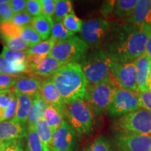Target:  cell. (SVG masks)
I'll use <instances>...</instances> for the list:
<instances>
[{
  "label": "cell",
  "mask_w": 151,
  "mask_h": 151,
  "mask_svg": "<svg viewBox=\"0 0 151 151\" xmlns=\"http://www.w3.org/2000/svg\"><path fill=\"white\" fill-rule=\"evenodd\" d=\"M150 28H141L127 22L111 25L101 48L113 62H134L146 52Z\"/></svg>",
  "instance_id": "cell-1"
},
{
  "label": "cell",
  "mask_w": 151,
  "mask_h": 151,
  "mask_svg": "<svg viewBox=\"0 0 151 151\" xmlns=\"http://www.w3.org/2000/svg\"><path fill=\"white\" fill-rule=\"evenodd\" d=\"M51 79L65 104L84 99L88 83L79 63L65 65Z\"/></svg>",
  "instance_id": "cell-2"
},
{
  "label": "cell",
  "mask_w": 151,
  "mask_h": 151,
  "mask_svg": "<svg viewBox=\"0 0 151 151\" xmlns=\"http://www.w3.org/2000/svg\"><path fill=\"white\" fill-rule=\"evenodd\" d=\"M113 61L101 48L91 49L79 62L88 85H96L111 78Z\"/></svg>",
  "instance_id": "cell-3"
},
{
  "label": "cell",
  "mask_w": 151,
  "mask_h": 151,
  "mask_svg": "<svg viewBox=\"0 0 151 151\" xmlns=\"http://www.w3.org/2000/svg\"><path fill=\"white\" fill-rule=\"evenodd\" d=\"M65 120L79 137L89 135L93 129L94 114L84 99L65 104Z\"/></svg>",
  "instance_id": "cell-4"
},
{
  "label": "cell",
  "mask_w": 151,
  "mask_h": 151,
  "mask_svg": "<svg viewBox=\"0 0 151 151\" xmlns=\"http://www.w3.org/2000/svg\"><path fill=\"white\" fill-rule=\"evenodd\" d=\"M118 87L112 77L100 83L88 85L84 101L93 111L94 116L98 117L107 112Z\"/></svg>",
  "instance_id": "cell-5"
},
{
  "label": "cell",
  "mask_w": 151,
  "mask_h": 151,
  "mask_svg": "<svg viewBox=\"0 0 151 151\" xmlns=\"http://www.w3.org/2000/svg\"><path fill=\"white\" fill-rule=\"evenodd\" d=\"M89 50L82 39L73 37L64 41H56L49 56L66 64L79 63Z\"/></svg>",
  "instance_id": "cell-6"
},
{
  "label": "cell",
  "mask_w": 151,
  "mask_h": 151,
  "mask_svg": "<svg viewBox=\"0 0 151 151\" xmlns=\"http://www.w3.org/2000/svg\"><path fill=\"white\" fill-rule=\"evenodd\" d=\"M113 127L116 132L151 135V112L140 108L118 118Z\"/></svg>",
  "instance_id": "cell-7"
},
{
  "label": "cell",
  "mask_w": 151,
  "mask_h": 151,
  "mask_svg": "<svg viewBox=\"0 0 151 151\" xmlns=\"http://www.w3.org/2000/svg\"><path fill=\"white\" fill-rule=\"evenodd\" d=\"M142 107L137 92L118 87L113 95L107 110V114L111 118H120Z\"/></svg>",
  "instance_id": "cell-8"
},
{
  "label": "cell",
  "mask_w": 151,
  "mask_h": 151,
  "mask_svg": "<svg viewBox=\"0 0 151 151\" xmlns=\"http://www.w3.org/2000/svg\"><path fill=\"white\" fill-rule=\"evenodd\" d=\"M111 24L103 18H94L83 24L81 39L92 49L100 48L108 35Z\"/></svg>",
  "instance_id": "cell-9"
},
{
  "label": "cell",
  "mask_w": 151,
  "mask_h": 151,
  "mask_svg": "<svg viewBox=\"0 0 151 151\" xmlns=\"http://www.w3.org/2000/svg\"><path fill=\"white\" fill-rule=\"evenodd\" d=\"M111 75L119 88L134 92H139L137 67L134 62L128 63L112 62Z\"/></svg>",
  "instance_id": "cell-10"
},
{
  "label": "cell",
  "mask_w": 151,
  "mask_h": 151,
  "mask_svg": "<svg viewBox=\"0 0 151 151\" xmlns=\"http://www.w3.org/2000/svg\"><path fill=\"white\" fill-rule=\"evenodd\" d=\"M113 140L118 151H151V135L116 132Z\"/></svg>",
  "instance_id": "cell-11"
},
{
  "label": "cell",
  "mask_w": 151,
  "mask_h": 151,
  "mask_svg": "<svg viewBox=\"0 0 151 151\" xmlns=\"http://www.w3.org/2000/svg\"><path fill=\"white\" fill-rule=\"evenodd\" d=\"M76 133L65 120L61 126L53 132L52 147L58 151H75L78 146Z\"/></svg>",
  "instance_id": "cell-12"
},
{
  "label": "cell",
  "mask_w": 151,
  "mask_h": 151,
  "mask_svg": "<svg viewBox=\"0 0 151 151\" xmlns=\"http://www.w3.org/2000/svg\"><path fill=\"white\" fill-rule=\"evenodd\" d=\"M138 0L106 1L103 4L101 14L104 17L113 16L117 18L127 19L134 11Z\"/></svg>",
  "instance_id": "cell-13"
},
{
  "label": "cell",
  "mask_w": 151,
  "mask_h": 151,
  "mask_svg": "<svg viewBox=\"0 0 151 151\" xmlns=\"http://www.w3.org/2000/svg\"><path fill=\"white\" fill-rule=\"evenodd\" d=\"M26 126L7 120L0 122V145L17 140H24L27 137Z\"/></svg>",
  "instance_id": "cell-14"
},
{
  "label": "cell",
  "mask_w": 151,
  "mask_h": 151,
  "mask_svg": "<svg viewBox=\"0 0 151 151\" xmlns=\"http://www.w3.org/2000/svg\"><path fill=\"white\" fill-rule=\"evenodd\" d=\"M126 22L141 28L151 27V0H138L134 11Z\"/></svg>",
  "instance_id": "cell-15"
},
{
  "label": "cell",
  "mask_w": 151,
  "mask_h": 151,
  "mask_svg": "<svg viewBox=\"0 0 151 151\" xmlns=\"http://www.w3.org/2000/svg\"><path fill=\"white\" fill-rule=\"evenodd\" d=\"M43 81L36 75H20L14 90L16 94H25L35 97L39 94Z\"/></svg>",
  "instance_id": "cell-16"
},
{
  "label": "cell",
  "mask_w": 151,
  "mask_h": 151,
  "mask_svg": "<svg viewBox=\"0 0 151 151\" xmlns=\"http://www.w3.org/2000/svg\"><path fill=\"white\" fill-rule=\"evenodd\" d=\"M39 94L50 106L65 111V103L62 99L51 78H48L43 81Z\"/></svg>",
  "instance_id": "cell-17"
},
{
  "label": "cell",
  "mask_w": 151,
  "mask_h": 151,
  "mask_svg": "<svg viewBox=\"0 0 151 151\" xmlns=\"http://www.w3.org/2000/svg\"><path fill=\"white\" fill-rule=\"evenodd\" d=\"M150 62V58L145 53L134 61L136 67H137V84L139 92L149 91L148 81Z\"/></svg>",
  "instance_id": "cell-18"
},
{
  "label": "cell",
  "mask_w": 151,
  "mask_h": 151,
  "mask_svg": "<svg viewBox=\"0 0 151 151\" xmlns=\"http://www.w3.org/2000/svg\"><path fill=\"white\" fill-rule=\"evenodd\" d=\"M18 104H17L16 113L13 121L18 122L22 125L27 126L28 118L35 97L25 94H16Z\"/></svg>",
  "instance_id": "cell-19"
},
{
  "label": "cell",
  "mask_w": 151,
  "mask_h": 151,
  "mask_svg": "<svg viewBox=\"0 0 151 151\" xmlns=\"http://www.w3.org/2000/svg\"><path fill=\"white\" fill-rule=\"evenodd\" d=\"M49 106L50 105L41 97L40 94L36 96L28 118L27 128L35 127L39 120H44L45 113Z\"/></svg>",
  "instance_id": "cell-20"
},
{
  "label": "cell",
  "mask_w": 151,
  "mask_h": 151,
  "mask_svg": "<svg viewBox=\"0 0 151 151\" xmlns=\"http://www.w3.org/2000/svg\"><path fill=\"white\" fill-rule=\"evenodd\" d=\"M66 65L67 64L58 61V60L48 55L37 66L33 73L36 76L42 77H47V78L50 76L52 77L57 71H59L62 67Z\"/></svg>",
  "instance_id": "cell-21"
},
{
  "label": "cell",
  "mask_w": 151,
  "mask_h": 151,
  "mask_svg": "<svg viewBox=\"0 0 151 151\" xmlns=\"http://www.w3.org/2000/svg\"><path fill=\"white\" fill-rule=\"evenodd\" d=\"M31 25L39 34L43 41H46L51 37L53 20L43 15L33 18Z\"/></svg>",
  "instance_id": "cell-22"
},
{
  "label": "cell",
  "mask_w": 151,
  "mask_h": 151,
  "mask_svg": "<svg viewBox=\"0 0 151 151\" xmlns=\"http://www.w3.org/2000/svg\"><path fill=\"white\" fill-rule=\"evenodd\" d=\"M35 129L40 138L44 151H50L52 148L53 132L45 120H41L35 125Z\"/></svg>",
  "instance_id": "cell-23"
},
{
  "label": "cell",
  "mask_w": 151,
  "mask_h": 151,
  "mask_svg": "<svg viewBox=\"0 0 151 151\" xmlns=\"http://www.w3.org/2000/svg\"><path fill=\"white\" fill-rule=\"evenodd\" d=\"M73 13L72 2L69 0H57L55 10L52 18L53 21L62 22L63 19L68 15Z\"/></svg>",
  "instance_id": "cell-24"
},
{
  "label": "cell",
  "mask_w": 151,
  "mask_h": 151,
  "mask_svg": "<svg viewBox=\"0 0 151 151\" xmlns=\"http://www.w3.org/2000/svg\"><path fill=\"white\" fill-rule=\"evenodd\" d=\"M20 37L27 43L29 48L37 46L43 41L39 34L37 32V31L34 29L31 24L22 27Z\"/></svg>",
  "instance_id": "cell-25"
},
{
  "label": "cell",
  "mask_w": 151,
  "mask_h": 151,
  "mask_svg": "<svg viewBox=\"0 0 151 151\" xmlns=\"http://www.w3.org/2000/svg\"><path fill=\"white\" fill-rule=\"evenodd\" d=\"M26 140V151H44L42 142L36 131L35 127L27 128Z\"/></svg>",
  "instance_id": "cell-26"
},
{
  "label": "cell",
  "mask_w": 151,
  "mask_h": 151,
  "mask_svg": "<svg viewBox=\"0 0 151 151\" xmlns=\"http://www.w3.org/2000/svg\"><path fill=\"white\" fill-rule=\"evenodd\" d=\"M56 41L54 39L50 37L46 41H42L37 46L30 48L26 51L27 54H37L39 55L48 56L51 52Z\"/></svg>",
  "instance_id": "cell-27"
},
{
  "label": "cell",
  "mask_w": 151,
  "mask_h": 151,
  "mask_svg": "<svg viewBox=\"0 0 151 151\" xmlns=\"http://www.w3.org/2000/svg\"><path fill=\"white\" fill-rule=\"evenodd\" d=\"M0 56L4 58L9 63L18 64L27 61V54L26 52L13 50L4 46Z\"/></svg>",
  "instance_id": "cell-28"
},
{
  "label": "cell",
  "mask_w": 151,
  "mask_h": 151,
  "mask_svg": "<svg viewBox=\"0 0 151 151\" xmlns=\"http://www.w3.org/2000/svg\"><path fill=\"white\" fill-rule=\"evenodd\" d=\"M74 36V34L71 32L63 25L62 22L53 21L51 38L56 41H64Z\"/></svg>",
  "instance_id": "cell-29"
},
{
  "label": "cell",
  "mask_w": 151,
  "mask_h": 151,
  "mask_svg": "<svg viewBox=\"0 0 151 151\" xmlns=\"http://www.w3.org/2000/svg\"><path fill=\"white\" fill-rule=\"evenodd\" d=\"M62 24L69 32L73 34L81 32L82 29L83 22L78 17H77L74 14H71L66 16L62 20Z\"/></svg>",
  "instance_id": "cell-30"
},
{
  "label": "cell",
  "mask_w": 151,
  "mask_h": 151,
  "mask_svg": "<svg viewBox=\"0 0 151 151\" xmlns=\"http://www.w3.org/2000/svg\"><path fill=\"white\" fill-rule=\"evenodd\" d=\"M2 40L5 43V46L11 50L26 52L29 48L20 37L4 38Z\"/></svg>",
  "instance_id": "cell-31"
},
{
  "label": "cell",
  "mask_w": 151,
  "mask_h": 151,
  "mask_svg": "<svg viewBox=\"0 0 151 151\" xmlns=\"http://www.w3.org/2000/svg\"><path fill=\"white\" fill-rule=\"evenodd\" d=\"M22 27H18L11 22L0 23V35L2 39L8 37H20Z\"/></svg>",
  "instance_id": "cell-32"
},
{
  "label": "cell",
  "mask_w": 151,
  "mask_h": 151,
  "mask_svg": "<svg viewBox=\"0 0 151 151\" xmlns=\"http://www.w3.org/2000/svg\"><path fill=\"white\" fill-rule=\"evenodd\" d=\"M90 151H115L109 139L105 136L100 135L94 139L89 147Z\"/></svg>",
  "instance_id": "cell-33"
},
{
  "label": "cell",
  "mask_w": 151,
  "mask_h": 151,
  "mask_svg": "<svg viewBox=\"0 0 151 151\" xmlns=\"http://www.w3.org/2000/svg\"><path fill=\"white\" fill-rule=\"evenodd\" d=\"M20 75L0 74V90L14 88Z\"/></svg>",
  "instance_id": "cell-34"
},
{
  "label": "cell",
  "mask_w": 151,
  "mask_h": 151,
  "mask_svg": "<svg viewBox=\"0 0 151 151\" xmlns=\"http://www.w3.org/2000/svg\"><path fill=\"white\" fill-rule=\"evenodd\" d=\"M33 18V17L25 11L23 12L15 14L14 18H13L12 22L18 27H23L25 26L30 25L32 22Z\"/></svg>",
  "instance_id": "cell-35"
},
{
  "label": "cell",
  "mask_w": 151,
  "mask_h": 151,
  "mask_svg": "<svg viewBox=\"0 0 151 151\" xmlns=\"http://www.w3.org/2000/svg\"><path fill=\"white\" fill-rule=\"evenodd\" d=\"M40 2L42 15L48 18H53L57 0H40Z\"/></svg>",
  "instance_id": "cell-36"
},
{
  "label": "cell",
  "mask_w": 151,
  "mask_h": 151,
  "mask_svg": "<svg viewBox=\"0 0 151 151\" xmlns=\"http://www.w3.org/2000/svg\"><path fill=\"white\" fill-rule=\"evenodd\" d=\"M26 11L33 18L42 15L40 0H27L26 5Z\"/></svg>",
  "instance_id": "cell-37"
},
{
  "label": "cell",
  "mask_w": 151,
  "mask_h": 151,
  "mask_svg": "<svg viewBox=\"0 0 151 151\" xmlns=\"http://www.w3.org/2000/svg\"><path fill=\"white\" fill-rule=\"evenodd\" d=\"M14 14L11 9L10 1L0 5V23L11 22Z\"/></svg>",
  "instance_id": "cell-38"
},
{
  "label": "cell",
  "mask_w": 151,
  "mask_h": 151,
  "mask_svg": "<svg viewBox=\"0 0 151 151\" xmlns=\"http://www.w3.org/2000/svg\"><path fill=\"white\" fill-rule=\"evenodd\" d=\"M0 151H24L23 140H17L0 145Z\"/></svg>",
  "instance_id": "cell-39"
},
{
  "label": "cell",
  "mask_w": 151,
  "mask_h": 151,
  "mask_svg": "<svg viewBox=\"0 0 151 151\" xmlns=\"http://www.w3.org/2000/svg\"><path fill=\"white\" fill-rule=\"evenodd\" d=\"M65 120V111H60L55 116H54L53 118H51L50 120H48L46 122L48 123L49 127H50V129H52V132H54L61 126V124Z\"/></svg>",
  "instance_id": "cell-40"
},
{
  "label": "cell",
  "mask_w": 151,
  "mask_h": 151,
  "mask_svg": "<svg viewBox=\"0 0 151 151\" xmlns=\"http://www.w3.org/2000/svg\"><path fill=\"white\" fill-rule=\"evenodd\" d=\"M17 104H18V99H17V95L15 93L14 97L12 98L10 104L6 109L5 110V120H12L14 118L16 113Z\"/></svg>",
  "instance_id": "cell-41"
},
{
  "label": "cell",
  "mask_w": 151,
  "mask_h": 151,
  "mask_svg": "<svg viewBox=\"0 0 151 151\" xmlns=\"http://www.w3.org/2000/svg\"><path fill=\"white\" fill-rule=\"evenodd\" d=\"M141 107L151 112V92H137Z\"/></svg>",
  "instance_id": "cell-42"
},
{
  "label": "cell",
  "mask_w": 151,
  "mask_h": 151,
  "mask_svg": "<svg viewBox=\"0 0 151 151\" xmlns=\"http://www.w3.org/2000/svg\"><path fill=\"white\" fill-rule=\"evenodd\" d=\"M46 56L39 55L37 54H27V62L29 65L30 70H31V73H33L35 69L37 68V67L41 62L46 58Z\"/></svg>",
  "instance_id": "cell-43"
},
{
  "label": "cell",
  "mask_w": 151,
  "mask_h": 151,
  "mask_svg": "<svg viewBox=\"0 0 151 151\" xmlns=\"http://www.w3.org/2000/svg\"><path fill=\"white\" fill-rule=\"evenodd\" d=\"M0 74L16 75L14 65L9 63L4 58L0 56Z\"/></svg>",
  "instance_id": "cell-44"
},
{
  "label": "cell",
  "mask_w": 151,
  "mask_h": 151,
  "mask_svg": "<svg viewBox=\"0 0 151 151\" xmlns=\"http://www.w3.org/2000/svg\"><path fill=\"white\" fill-rule=\"evenodd\" d=\"M10 5L15 15L26 11L27 1L25 0H11Z\"/></svg>",
  "instance_id": "cell-45"
},
{
  "label": "cell",
  "mask_w": 151,
  "mask_h": 151,
  "mask_svg": "<svg viewBox=\"0 0 151 151\" xmlns=\"http://www.w3.org/2000/svg\"><path fill=\"white\" fill-rule=\"evenodd\" d=\"M60 111H62L61 109H59L56 107L52 106H49L47 108L46 113H45L44 115V120L46 121H48L50 120V119L53 118L54 116H55Z\"/></svg>",
  "instance_id": "cell-46"
},
{
  "label": "cell",
  "mask_w": 151,
  "mask_h": 151,
  "mask_svg": "<svg viewBox=\"0 0 151 151\" xmlns=\"http://www.w3.org/2000/svg\"><path fill=\"white\" fill-rule=\"evenodd\" d=\"M145 54L147 55L151 59V27L150 28L148 32V37L147 39L146 46V52Z\"/></svg>",
  "instance_id": "cell-47"
},
{
  "label": "cell",
  "mask_w": 151,
  "mask_h": 151,
  "mask_svg": "<svg viewBox=\"0 0 151 151\" xmlns=\"http://www.w3.org/2000/svg\"><path fill=\"white\" fill-rule=\"evenodd\" d=\"M5 109L0 106V122L6 121L5 120Z\"/></svg>",
  "instance_id": "cell-48"
},
{
  "label": "cell",
  "mask_w": 151,
  "mask_h": 151,
  "mask_svg": "<svg viewBox=\"0 0 151 151\" xmlns=\"http://www.w3.org/2000/svg\"><path fill=\"white\" fill-rule=\"evenodd\" d=\"M148 89L149 91L151 92V62H150V71H149V74H148Z\"/></svg>",
  "instance_id": "cell-49"
},
{
  "label": "cell",
  "mask_w": 151,
  "mask_h": 151,
  "mask_svg": "<svg viewBox=\"0 0 151 151\" xmlns=\"http://www.w3.org/2000/svg\"><path fill=\"white\" fill-rule=\"evenodd\" d=\"M9 1H10L9 0H0V5L4 4L6 3H9Z\"/></svg>",
  "instance_id": "cell-50"
},
{
  "label": "cell",
  "mask_w": 151,
  "mask_h": 151,
  "mask_svg": "<svg viewBox=\"0 0 151 151\" xmlns=\"http://www.w3.org/2000/svg\"><path fill=\"white\" fill-rule=\"evenodd\" d=\"M50 151H58V150H56L55 148H54L53 147H52V148L50 150Z\"/></svg>",
  "instance_id": "cell-51"
},
{
  "label": "cell",
  "mask_w": 151,
  "mask_h": 151,
  "mask_svg": "<svg viewBox=\"0 0 151 151\" xmlns=\"http://www.w3.org/2000/svg\"><path fill=\"white\" fill-rule=\"evenodd\" d=\"M84 151H90V150H89V148H88L87 149H86V150H85Z\"/></svg>",
  "instance_id": "cell-52"
},
{
  "label": "cell",
  "mask_w": 151,
  "mask_h": 151,
  "mask_svg": "<svg viewBox=\"0 0 151 151\" xmlns=\"http://www.w3.org/2000/svg\"><path fill=\"white\" fill-rule=\"evenodd\" d=\"M3 91H4V90H0V94H1V93H2Z\"/></svg>",
  "instance_id": "cell-53"
}]
</instances>
